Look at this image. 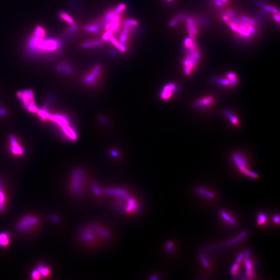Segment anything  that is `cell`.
Here are the masks:
<instances>
[{"mask_svg":"<svg viewBox=\"0 0 280 280\" xmlns=\"http://www.w3.org/2000/svg\"><path fill=\"white\" fill-rule=\"evenodd\" d=\"M44 38L32 37L28 44L30 52H32L33 54H48L55 52L61 46V42L59 40Z\"/></svg>","mask_w":280,"mask_h":280,"instance_id":"6da1fadb","label":"cell"},{"mask_svg":"<svg viewBox=\"0 0 280 280\" xmlns=\"http://www.w3.org/2000/svg\"><path fill=\"white\" fill-rule=\"evenodd\" d=\"M231 158L233 164L242 174L253 179H256L259 178V175L256 173L249 169L247 159L242 153L235 152L231 155Z\"/></svg>","mask_w":280,"mask_h":280,"instance_id":"7a4b0ae2","label":"cell"},{"mask_svg":"<svg viewBox=\"0 0 280 280\" xmlns=\"http://www.w3.org/2000/svg\"><path fill=\"white\" fill-rule=\"evenodd\" d=\"M194 46L193 45L191 47V52H188L183 62L184 73L187 76H190L192 74L200 58V54L197 52V49H195L194 52H192Z\"/></svg>","mask_w":280,"mask_h":280,"instance_id":"3957f363","label":"cell"},{"mask_svg":"<svg viewBox=\"0 0 280 280\" xmlns=\"http://www.w3.org/2000/svg\"><path fill=\"white\" fill-rule=\"evenodd\" d=\"M18 95L21 101H22L23 106L27 109V110L33 113H37L38 109L36 107L35 103L33 93H32L31 91L29 90L19 93Z\"/></svg>","mask_w":280,"mask_h":280,"instance_id":"277c9868","label":"cell"},{"mask_svg":"<svg viewBox=\"0 0 280 280\" xmlns=\"http://www.w3.org/2000/svg\"><path fill=\"white\" fill-rule=\"evenodd\" d=\"M101 70V65H97L94 66L84 78V82L85 84L92 85L97 83L100 76Z\"/></svg>","mask_w":280,"mask_h":280,"instance_id":"5b68a950","label":"cell"},{"mask_svg":"<svg viewBox=\"0 0 280 280\" xmlns=\"http://www.w3.org/2000/svg\"><path fill=\"white\" fill-rule=\"evenodd\" d=\"M244 257L243 262L246 266V276L250 280H253L255 278V273L254 271V264L250 260V252L249 250H246L244 253Z\"/></svg>","mask_w":280,"mask_h":280,"instance_id":"8992f818","label":"cell"},{"mask_svg":"<svg viewBox=\"0 0 280 280\" xmlns=\"http://www.w3.org/2000/svg\"><path fill=\"white\" fill-rule=\"evenodd\" d=\"M178 87L173 83H169L165 85L161 91L160 97L161 99L167 101L173 97L178 91Z\"/></svg>","mask_w":280,"mask_h":280,"instance_id":"52a82bcc","label":"cell"},{"mask_svg":"<svg viewBox=\"0 0 280 280\" xmlns=\"http://www.w3.org/2000/svg\"><path fill=\"white\" fill-rule=\"evenodd\" d=\"M38 223V219L31 216H27L24 217L18 225L19 230H26L31 228Z\"/></svg>","mask_w":280,"mask_h":280,"instance_id":"ba28073f","label":"cell"},{"mask_svg":"<svg viewBox=\"0 0 280 280\" xmlns=\"http://www.w3.org/2000/svg\"><path fill=\"white\" fill-rule=\"evenodd\" d=\"M10 141V149L13 154L16 156H21L24 154V149L20 145L14 136L11 135Z\"/></svg>","mask_w":280,"mask_h":280,"instance_id":"9c48e42d","label":"cell"},{"mask_svg":"<svg viewBox=\"0 0 280 280\" xmlns=\"http://www.w3.org/2000/svg\"><path fill=\"white\" fill-rule=\"evenodd\" d=\"M215 102L214 97L211 96H208L197 100L195 103V106L199 108H208L212 106Z\"/></svg>","mask_w":280,"mask_h":280,"instance_id":"30bf717a","label":"cell"},{"mask_svg":"<svg viewBox=\"0 0 280 280\" xmlns=\"http://www.w3.org/2000/svg\"><path fill=\"white\" fill-rule=\"evenodd\" d=\"M194 192L197 195L202 197L207 200H213L215 198V195L212 191L206 189L205 188L198 186L194 189Z\"/></svg>","mask_w":280,"mask_h":280,"instance_id":"8fae6325","label":"cell"},{"mask_svg":"<svg viewBox=\"0 0 280 280\" xmlns=\"http://www.w3.org/2000/svg\"><path fill=\"white\" fill-rule=\"evenodd\" d=\"M120 18H121L120 15L118 14H116L113 19H112L110 22H108L107 24L105 25V29L106 31L110 30L113 32L114 33L116 32L120 26Z\"/></svg>","mask_w":280,"mask_h":280,"instance_id":"7c38bea8","label":"cell"},{"mask_svg":"<svg viewBox=\"0 0 280 280\" xmlns=\"http://www.w3.org/2000/svg\"><path fill=\"white\" fill-rule=\"evenodd\" d=\"M219 213L224 221H225L228 225L231 226H236L237 225V222L236 219L227 211L224 210H220L219 211Z\"/></svg>","mask_w":280,"mask_h":280,"instance_id":"4fadbf2b","label":"cell"},{"mask_svg":"<svg viewBox=\"0 0 280 280\" xmlns=\"http://www.w3.org/2000/svg\"><path fill=\"white\" fill-rule=\"evenodd\" d=\"M109 41H110V42L111 43V44H112L114 46H115V47L117 49H118V51H120V52H125L127 51V48H126L125 45L120 42V41H118L116 38L115 37L112 36Z\"/></svg>","mask_w":280,"mask_h":280,"instance_id":"5bb4252c","label":"cell"},{"mask_svg":"<svg viewBox=\"0 0 280 280\" xmlns=\"http://www.w3.org/2000/svg\"><path fill=\"white\" fill-rule=\"evenodd\" d=\"M224 114L228 118L232 124L236 127L239 126L240 124L239 120L232 112L229 111L225 110L224 111Z\"/></svg>","mask_w":280,"mask_h":280,"instance_id":"9a60e30c","label":"cell"},{"mask_svg":"<svg viewBox=\"0 0 280 280\" xmlns=\"http://www.w3.org/2000/svg\"><path fill=\"white\" fill-rule=\"evenodd\" d=\"M131 28L129 25H124L123 32L120 36V42L123 44H125L127 41L128 36L130 31Z\"/></svg>","mask_w":280,"mask_h":280,"instance_id":"2e32d148","label":"cell"},{"mask_svg":"<svg viewBox=\"0 0 280 280\" xmlns=\"http://www.w3.org/2000/svg\"><path fill=\"white\" fill-rule=\"evenodd\" d=\"M247 236V232L243 231L241 233H240L238 236L236 237V238H233V239L229 240L227 241L226 242V244L227 245V246L234 245V244H236L238 242H239L240 241H242Z\"/></svg>","mask_w":280,"mask_h":280,"instance_id":"e0dca14e","label":"cell"},{"mask_svg":"<svg viewBox=\"0 0 280 280\" xmlns=\"http://www.w3.org/2000/svg\"><path fill=\"white\" fill-rule=\"evenodd\" d=\"M216 82L219 85L226 87H231L237 85L238 83V80H231L227 79H217Z\"/></svg>","mask_w":280,"mask_h":280,"instance_id":"ac0fdd59","label":"cell"},{"mask_svg":"<svg viewBox=\"0 0 280 280\" xmlns=\"http://www.w3.org/2000/svg\"><path fill=\"white\" fill-rule=\"evenodd\" d=\"M57 70L59 72L61 73H64L67 74H72L73 70L71 66L68 65V63H61L60 65H58L57 66Z\"/></svg>","mask_w":280,"mask_h":280,"instance_id":"d6986e66","label":"cell"},{"mask_svg":"<svg viewBox=\"0 0 280 280\" xmlns=\"http://www.w3.org/2000/svg\"><path fill=\"white\" fill-rule=\"evenodd\" d=\"M10 242V235L8 233H3L0 234V246H6Z\"/></svg>","mask_w":280,"mask_h":280,"instance_id":"ffe728a7","label":"cell"},{"mask_svg":"<svg viewBox=\"0 0 280 280\" xmlns=\"http://www.w3.org/2000/svg\"><path fill=\"white\" fill-rule=\"evenodd\" d=\"M267 216L264 213L260 212L257 216V224L259 226L263 227L267 223Z\"/></svg>","mask_w":280,"mask_h":280,"instance_id":"44dd1931","label":"cell"},{"mask_svg":"<svg viewBox=\"0 0 280 280\" xmlns=\"http://www.w3.org/2000/svg\"><path fill=\"white\" fill-rule=\"evenodd\" d=\"M100 25L98 23H93L89 24L85 27V30L89 33H96L99 31L100 29Z\"/></svg>","mask_w":280,"mask_h":280,"instance_id":"7402d4cb","label":"cell"},{"mask_svg":"<svg viewBox=\"0 0 280 280\" xmlns=\"http://www.w3.org/2000/svg\"><path fill=\"white\" fill-rule=\"evenodd\" d=\"M115 15H116V13H115L114 9H111L110 10H109V11L106 12L103 18L102 21L103 24L105 25L108 22H110L113 19Z\"/></svg>","mask_w":280,"mask_h":280,"instance_id":"603a6c76","label":"cell"},{"mask_svg":"<svg viewBox=\"0 0 280 280\" xmlns=\"http://www.w3.org/2000/svg\"><path fill=\"white\" fill-rule=\"evenodd\" d=\"M102 45V43L99 41H90L84 43L82 44V47L83 48H89L91 47H99Z\"/></svg>","mask_w":280,"mask_h":280,"instance_id":"cb8c5ba5","label":"cell"},{"mask_svg":"<svg viewBox=\"0 0 280 280\" xmlns=\"http://www.w3.org/2000/svg\"><path fill=\"white\" fill-rule=\"evenodd\" d=\"M59 16L62 20L67 22L68 24H69L70 25H73L75 24V22H74L73 19L66 12L61 11V12H60Z\"/></svg>","mask_w":280,"mask_h":280,"instance_id":"d4e9b609","label":"cell"},{"mask_svg":"<svg viewBox=\"0 0 280 280\" xmlns=\"http://www.w3.org/2000/svg\"><path fill=\"white\" fill-rule=\"evenodd\" d=\"M239 264L236 263L231 266L230 270V273L232 277H235L238 276L239 272L240 265Z\"/></svg>","mask_w":280,"mask_h":280,"instance_id":"484cf974","label":"cell"},{"mask_svg":"<svg viewBox=\"0 0 280 280\" xmlns=\"http://www.w3.org/2000/svg\"><path fill=\"white\" fill-rule=\"evenodd\" d=\"M45 35V31L42 27L38 26L36 27L34 31V33L33 34V36H35L36 38H44Z\"/></svg>","mask_w":280,"mask_h":280,"instance_id":"4316f807","label":"cell"},{"mask_svg":"<svg viewBox=\"0 0 280 280\" xmlns=\"http://www.w3.org/2000/svg\"><path fill=\"white\" fill-rule=\"evenodd\" d=\"M38 272L41 274V276H44V277H47L50 274V270L47 267L40 264L38 266Z\"/></svg>","mask_w":280,"mask_h":280,"instance_id":"83f0119b","label":"cell"},{"mask_svg":"<svg viewBox=\"0 0 280 280\" xmlns=\"http://www.w3.org/2000/svg\"><path fill=\"white\" fill-rule=\"evenodd\" d=\"M114 33L111 30H106L103 34L102 37V41L104 42L109 41L111 38H112V36H113Z\"/></svg>","mask_w":280,"mask_h":280,"instance_id":"f1b7e54d","label":"cell"},{"mask_svg":"<svg viewBox=\"0 0 280 280\" xmlns=\"http://www.w3.org/2000/svg\"><path fill=\"white\" fill-rule=\"evenodd\" d=\"M199 259H200V261L201 263L203 265V267L206 268H209L210 267V263L208 260V258H206V257L205 255H203L202 254L199 255Z\"/></svg>","mask_w":280,"mask_h":280,"instance_id":"f546056e","label":"cell"},{"mask_svg":"<svg viewBox=\"0 0 280 280\" xmlns=\"http://www.w3.org/2000/svg\"><path fill=\"white\" fill-rule=\"evenodd\" d=\"M124 24L131 27H136L138 25V22L135 19H128L124 21Z\"/></svg>","mask_w":280,"mask_h":280,"instance_id":"4dcf8cb0","label":"cell"},{"mask_svg":"<svg viewBox=\"0 0 280 280\" xmlns=\"http://www.w3.org/2000/svg\"><path fill=\"white\" fill-rule=\"evenodd\" d=\"M126 7H126L125 4H120L115 8V9H114L115 13L120 14L122 13L123 11H124V10H126Z\"/></svg>","mask_w":280,"mask_h":280,"instance_id":"1f68e13d","label":"cell"},{"mask_svg":"<svg viewBox=\"0 0 280 280\" xmlns=\"http://www.w3.org/2000/svg\"><path fill=\"white\" fill-rule=\"evenodd\" d=\"M4 201H5V197L4 195L3 192H2V188L0 186V210H3L4 207Z\"/></svg>","mask_w":280,"mask_h":280,"instance_id":"d6a6232c","label":"cell"},{"mask_svg":"<svg viewBox=\"0 0 280 280\" xmlns=\"http://www.w3.org/2000/svg\"><path fill=\"white\" fill-rule=\"evenodd\" d=\"M226 76L227 79H229V80H238L237 76L236 74L234 73L230 72L228 73H227Z\"/></svg>","mask_w":280,"mask_h":280,"instance_id":"836d02e7","label":"cell"},{"mask_svg":"<svg viewBox=\"0 0 280 280\" xmlns=\"http://www.w3.org/2000/svg\"><path fill=\"white\" fill-rule=\"evenodd\" d=\"M31 276L33 279L38 280L41 278V275L40 273L38 272V271L37 270L33 271V272H32Z\"/></svg>","mask_w":280,"mask_h":280,"instance_id":"e575fe53","label":"cell"},{"mask_svg":"<svg viewBox=\"0 0 280 280\" xmlns=\"http://www.w3.org/2000/svg\"><path fill=\"white\" fill-rule=\"evenodd\" d=\"M181 19V16H177L176 17L174 18L173 20H172L170 22V25L171 27H174V25H176L178 24V21Z\"/></svg>","mask_w":280,"mask_h":280,"instance_id":"d590c367","label":"cell"},{"mask_svg":"<svg viewBox=\"0 0 280 280\" xmlns=\"http://www.w3.org/2000/svg\"><path fill=\"white\" fill-rule=\"evenodd\" d=\"M244 257V253H240L239 254V255H238V256H237V257L236 263H238V264H241V263H242L243 261Z\"/></svg>","mask_w":280,"mask_h":280,"instance_id":"8d00e7d4","label":"cell"},{"mask_svg":"<svg viewBox=\"0 0 280 280\" xmlns=\"http://www.w3.org/2000/svg\"><path fill=\"white\" fill-rule=\"evenodd\" d=\"M264 7L266 10L271 11L274 14H277L278 13V11L275 8H273L272 7H269V6H264Z\"/></svg>","mask_w":280,"mask_h":280,"instance_id":"74e56055","label":"cell"},{"mask_svg":"<svg viewBox=\"0 0 280 280\" xmlns=\"http://www.w3.org/2000/svg\"><path fill=\"white\" fill-rule=\"evenodd\" d=\"M272 220H273L274 223L276 224H278L280 223V216H279L278 215H275L273 217Z\"/></svg>","mask_w":280,"mask_h":280,"instance_id":"f35d334b","label":"cell"},{"mask_svg":"<svg viewBox=\"0 0 280 280\" xmlns=\"http://www.w3.org/2000/svg\"><path fill=\"white\" fill-rule=\"evenodd\" d=\"M167 248L168 251H170V252H172L173 251V249H174V246H173V243L171 242H169L167 244Z\"/></svg>","mask_w":280,"mask_h":280,"instance_id":"ab89813d","label":"cell"},{"mask_svg":"<svg viewBox=\"0 0 280 280\" xmlns=\"http://www.w3.org/2000/svg\"><path fill=\"white\" fill-rule=\"evenodd\" d=\"M273 17L274 19H275L277 21H278V22H280V17H279V16H278V15L275 14L274 15Z\"/></svg>","mask_w":280,"mask_h":280,"instance_id":"60d3db41","label":"cell"},{"mask_svg":"<svg viewBox=\"0 0 280 280\" xmlns=\"http://www.w3.org/2000/svg\"><path fill=\"white\" fill-rule=\"evenodd\" d=\"M0 114L2 116H3L5 114V110L4 109H2V108H0Z\"/></svg>","mask_w":280,"mask_h":280,"instance_id":"b9f144b4","label":"cell"},{"mask_svg":"<svg viewBox=\"0 0 280 280\" xmlns=\"http://www.w3.org/2000/svg\"><path fill=\"white\" fill-rule=\"evenodd\" d=\"M219 1H221L223 3H226L228 2V0H219Z\"/></svg>","mask_w":280,"mask_h":280,"instance_id":"7bdbcfd3","label":"cell"},{"mask_svg":"<svg viewBox=\"0 0 280 280\" xmlns=\"http://www.w3.org/2000/svg\"><path fill=\"white\" fill-rule=\"evenodd\" d=\"M167 1H171L172 0H167Z\"/></svg>","mask_w":280,"mask_h":280,"instance_id":"ee69618b","label":"cell"}]
</instances>
